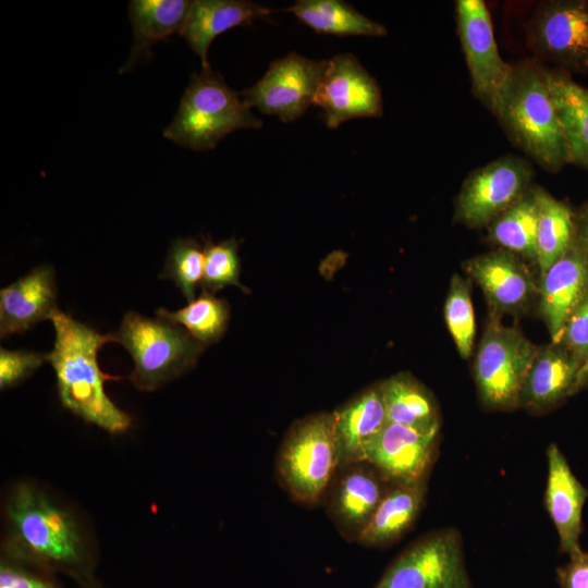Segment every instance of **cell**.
Instances as JSON below:
<instances>
[{"instance_id":"obj_22","label":"cell","mask_w":588,"mask_h":588,"mask_svg":"<svg viewBox=\"0 0 588 588\" xmlns=\"http://www.w3.org/2000/svg\"><path fill=\"white\" fill-rule=\"evenodd\" d=\"M271 13L268 8L244 0L193 1L182 36L199 57L203 69H208V49L220 34Z\"/></svg>"},{"instance_id":"obj_27","label":"cell","mask_w":588,"mask_h":588,"mask_svg":"<svg viewBox=\"0 0 588 588\" xmlns=\"http://www.w3.org/2000/svg\"><path fill=\"white\" fill-rule=\"evenodd\" d=\"M318 34L387 36L388 29L341 0H299L286 9Z\"/></svg>"},{"instance_id":"obj_2","label":"cell","mask_w":588,"mask_h":588,"mask_svg":"<svg viewBox=\"0 0 588 588\" xmlns=\"http://www.w3.org/2000/svg\"><path fill=\"white\" fill-rule=\"evenodd\" d=\"M50 320L56 341L48 362L54 370L63 407L110 433L127 430L132 419L106 394L103 383L110 377L102 373L97 363L98 350L112 342V335H102L60 310Z\"/></svg>"},{"instance_id":"obj_35","label":"cell","mask_w":588,"mask_h":588,"mask_svg":"<svg viewBox=\"0 0 588 588\" xmlns=\"http://www.w3.org/2000/svg\"><path fill=\"white\" fill-rule=\"evenodd\" d=\"M46 360L48 354L0 350V388L7 390L27 379Z\"/></svg>"},{"instance_id":"obj_8","label":"cell","mask_w":588,"mask_h":588,"mask_svg":"<svg viewBox=\"0 0 588 588\" xmlns=\"http://www.w3.org/2000/svg\"><path fill=\"white\" fill-rule=\"evenodd\" d=\"M373 588H474L456 528L430 531L406 547Z\"/></svg>"},{"instance_id":"obj_21","label":"cell","mask_w":588,"mask_h":588,"mask_svg":"<svg viewBox=\"0 0 588 588\" xmlns=\"http://www.w3.org/2000/svg\"><path fill=\"white\" fill-rule=\"evenodd\" d=\"M332 414L339 441V467L365 461L367 446L388 424L382 382L363 390Z\"/></svg>"},{"instance_id":"obj_23","label":"cell","mask_w":588,"mask_h":588,"mask_svg":"<svg viewBox=\"0 0 588 588\" xmlns=\"http://www.w3.org/2000/svg\"><path fill=\"white\" fill-rule=\"evenodd\" d=\"M427 494V480L391 483L357 543L384 549L397 542L414 525Z\"/></svg>"},{"instance_id":"obj_34","label":"cell","mask_w":588,"mask_h":588,"mask_svg":"<svg viewBox=\"0 0 588 588\" xmlns=\"http://www.w3.org/2000/svg\"><path fill=\"white\" fill-rule=\"evenodd\" d=\"M0 588H63L56 574L1 554Z\"/></svg>"},{"instance_id":"obj_39","label":"cell","mask_w":588,"mask_h":588,"mask_svg":"<svg viewBox=\"0 0 588 588\" xmlns=\"http://www.w3.org/2000/svg\"><path fill=\"white\" fill-rule=\"evenodd\" d=\"M586 389H588V355L579 368L573 394Z\"/></svg>"},{"instance_id":"obj_37","label":"cell","mask_w":588,"mask_h":588,"mask_svg":"<svg viewBox=\"0 0 588 588\" xmlns=\"http://www.w3.org/2000/svg\"><path fill=\"white\" fill-rule=\"evenodd\" d=\"M560 588H588V552L569 558V561L556 569Z\"/></svg>"},{"instance_id":"obj_9","label":"cell","mask_w":588,"mask_h":588,"mask_svg":"<svg viewBox=\"0 0 588 588\" xmlns=\"http://www.w3.org/2000/svg\"><path fill=\"white\" fill-rule=\"evenodd\" d=\"M534 171L524 158L502 156L464 181L455 201V220L468 228L489 225L531 188Z\"/></svg>"},{"instance_id":"obj_38","label":"cell","mask_w":588,"mask_h":588,"mask_svg":"<svg viewBox=\"0 0 588 588\" xmlns=\"http://www.w3.org/2000/svg\"><path fill=\"white\" fill-rule=\"evenodd\" d=\"M576 240L588 252V204L575 216Z\"/></svg>"},{"instance_id":"obj_16","label":"cell","mask_w":588,"mask_h":588,"mask_svg":"<svg viewBox=\"0 0 588 588\" xmlns=\"http://www.w3.org/2000/svg\"><path fill=\"white\" fill-rule=\"evenodd\" d=\"M464 268L482 290L494 315L523 313L538 297L539 286L530 270L509 250L476 256Z\"/></svg>"},{"instance_id":"obj_24","label":"cell","mask_w":588,"mask_h":588,"mask_svg":"<svg viewBox=\"0 0 588 588\" xmlns=\"http://www.w3.org/2000/svg\"><path fill=\"white\" fill-rule=\"evenodd\" d=\"M193 1L187 0H133L128 4V17L134 34L128 61V70L145 56L157 41L173 34H182Z\"/></svg>"},{"instance_id":"obj_29","label":"cell","mask_w":588,"mask_h":588,"mask_svg":"<svg viewBox=\"0 0 588 588\" xmlns=\"http://www.w3.org/2000/svg\"><path fill=\"white\" fill-rule=\"evenodd\" d=\"M538 203L535 187L489 224V240L502 249L537 262Z\"/></svg>"},{"instance_id":"obj_25","label":"cell","mask_w":588,"mask_h":588,"mask_svg":"<svg viewBox=\"0 0 588 588\" xmlns=\"http://www.w3.org/2000/svg\"><path fill=\"white\" fill-rule=\"evenodd\" d=\"M550 95L564 135L568 163L588 169V88L547 71Z\"/></svg>"},{"instance_id":"obj_32","label":"cell","mask_w":588,"mask_h":588,"mask_svg":"<svg viewBox=\"0 0 588 588\" xmlns=\"http://www.w3.org/2000/svg\"><path fill=\"white\" fill-rule=\"evenodd\" d=\"M204 266V247L194 238H176L168 252L160 278L172 280L191 303L195 299L196 287L201 284Z\"/></svg>"},{"instance_id":"obj_18","label":"cell","mask_w":588,"mask_h":588,"mask_svg":"<svg viewBox=\"0 0 588 588\" xmlns=\"http://www.w3.org/2000/svg\"><path fill=\"white\" fill-rule=\"evenodd\" d=\"M544 506L556 529L560 551L572 558L583 551L579 539L588 489L573 474L566 457L555 443L548 446Z\"/></svg>"},{"instance_id":"obj_19","label":"cell","mask_w":588,"mask_h":588,"mask_svg":"<svg viewBox=\"0 0 588 588\" xmlns=\"http://www.w3.org/2000/svg\"><path fill=\"white\" fill-rule=\"evenodd\" d=\"M580 364L560 343L538 347L524 380L517 408L544 414L574 395Z\"/></svg>"},{"instance_id":"obj_26","label":"cell","mask_w":588,"mask_h":588,"mask_svg":"<svg viewBox=\"0 0 588 588\" xmlns=\"http://www.w3.org/2000/svg\"><path fill=\"white\" fill-rule=\"evenodd\" d=\"M388 422L421 432L440 431L441 416L433 394L408 372L382 381Z\"/></svg>"},{"instance_id":"obj_28","label":"cell","mask_w":588,"mask_h":588,"mask_svg":"<svg viewBox=\"0 0 588 588\" xmlns=\"http://www.w3.org/2000/svg\"><path fill=\"white\" fill-rule=\"evenodd\" d=\"M538 203L536 233L540 277L558 261L576 240L575 215L563 201L542 187H535Z\"/></svg>"},{"instance_id":"obj_33","label":"cell","mask_w":588,"mask_h":588,"mask_svg":"<svg viewBox=\"0 0 588 588\" xmlns=\"http://www.w3.org/2000/svg\"><path fill=\"white\" fill-rule=\"evenodd\" d=\"M205 266L201 289L215 294L228 285H235L246 293L240 280L241 262L238 245L234 238L219 243H208L205 247Z\"/></svg>"},{"instance_id":"obj_6","label":"cell","mask_w":588,"mask_h":588,"mask_svg":"<svg viewBox=\"0 0 588 588\" xmlns=\"http://www.w3.org/2000/svg\"><path fill=\"white\" fill-rule=\"evenodd\" d=\"M112 342L122 344L131 354L134 370L130 379L139 390L154 391L180 377L197 362L205 345L182 326L158 317L125 314Z\"/></svg>"},{"instance_id":"obj_7","label":"cell","mask_w":588,"mask_h":588,"mask_svg":"<svg viewBox=\"0 0 588 588\" xmlns=\"http://www.w3.org/2000/svg\"><path fill=\"white\" fill-rule=\"evenodd\" d=\"M515 327L503 326L495 316L488 322L474 360L479 402L491 411L517 408L519 393L537 353Z\"/></svg>"},{"instance_id":"obj_20","label":"cell","mask_w":588,"mask_h":588,"mask_svg":"<svg viewBox=\"0 0 588 588\" xmlns=\"http://www.w3.org/2000/svg\"><path fill=\"white\" fill-rule=\"evenodd\" d=\"M59 310L51 266H38L0 291V335L20 334Z\"/></svg>"},{"instance_id":"obj_1","label":"cell","mask_w":588,"mask_h":588,"mask_svg":"<svg viewBox=\"0 0 588 588\" xmlns=\"http://www.w3.org/2000/svg\"><path fill=\"white\" fill-rule=\"evenodd\" d=\"M5 518L3 554L69 576L81 588L98 580L96 556L78 520L45 490L29 482L16 485L7 500Z\"/></svg>"},{"instance_id":"obj_3","label":"cell","mask_w":588,"mask_h":588,"mask_svg":"<svg viewBox=\"0 0 588 588\" xmlns=\"http://www.w3.org/2000/svg\"><path fill=\"white\" fill-rule=\"evenodd\" d=\"M492 113L511 142L547 171L556 172L568 163L547 70L537 60L513 65Z\"/></svg>"},{"instance_id":"obj_11","label":"cell","mask_w":588,"mask_h":588,"mask_svg":"<svg viewBox=\"0 0 588 588\" xmlns=\"http://www.w3.org/2000/svg\"><path fill=\"white\" fill-rule=\"evenodd\" d=\"M457 34L466 60L471 89L483 106L493 112L507 84L513 65L498 49L490 12L482 0H457Z\"/></svg>"},{"instance_id":"obj_4","label":"cell","mask_w":588,"mask_h":588,"mask_svg":"<svg viewBox=\"0 0 588 588\" xmlns=\"http://www.w3.org/2000/svg\"><path fill=\"white\" fill-rule=\"evenodd\" d=\"M250 109L219 73L211 68L203 69L191 76L163 136L192 150H210L236 130L262 126Z\"/></svg>"},{"instance_id":"obj_5","label":"cell","mask_w":588,"mask_h":588,"mask_svg":"<svg viewBox=\"0 0 588 588\" xmlns=\"http://www.w3.org/2000/svg\"><path fill=\"white\" fill-rule=\"evenodd\" d=\"M339 466L333 414L320 412L289 428L278 450L275 474L293 501L314 507L323 504Z\"/></svg>"},{"instance_id":"obj_13","label":"cell","mask_w":588,"mask_h":588,"mask_svg":"<svg viewBox=\"0 0 588 588\" xmlns=\"http://www.w3.org/2000/svg\"><path fill=\"white\" fill-rule=\"evenodd\" d=\"M314 105L321 109L329 128L352 119L378 118L383 113L377 81L351 53L327 60Z\"/></svg>"},{"instance_id":"obj_36","label":"cell","mask_w":588,"mask_h":588,"mask_svg":"<svg viewBox=\"0 0 588 588\" xmlns=\"http://www.w3.org/2000/svg\"><path fill=\"white\" fill-rule=\"evenodd\" d=\"M559 343L581 365L588 355V291L569 315Z\"/></svg>"},{"instance_id":"obj_12","label":"cell","mask_w":588,"mask_h":588,"mask_svg":"<svg viewBox=\"0 0 588 588\" xmlns=\"http://www.w3.org/2000/svg\"><path fill=\"white\" fill-rule=\"evenodd\" d=\"M326 62L291 52L272 61L265 75L241 96L264 114L295 121L314 103Z\"/></svg>"},{"instance_id":"obj_14","label":"cell","mask_w":588,"mask_h":588,"mask_svg":"<svg viewBox=\"0 0 588 588\" xmlns=\"http://www.w3.org/2000/svg\"><path fill=\"white\" fill-rule=\"evenodd\" d=\"M390 486L366 461L339 467L323 505L345 540L357 541Z\"/></svg>"},{"instance_id":"obj_15","label":"cell","mask_w":588,"mask_h":588,"mask_svg":"<svg viewBox=\"0 0 588 588\" xmlns=\"http://www.w3.org/2000/svg\"><path fill=\"white\" fill-rule=\"evenodd\" d=\"M440 431L421 432L388 422L366 449L365 461L391 483L428 480L438 454Z\"/></svg>"},{"instance_id":"obj_31","label":"cell","mask_w":588,"mask_h":588,"mask_svg":"<svg viewBox=\"0 0 588 588\" xmlns=\"http://www.w3.org/2000/svg\"><path fill=\"white\" fill-rule=\"evenodd\" d=\"M444 319L458 354L468 358L475 339V316L467 280L458 274L451 279L444 304Z\"/></svg>"},{"instance_id":"obj_17","label":"cell","mask_w":588,"mask_h":588,"mask_svg":"<svg viewBox=\"0 0 588 588\" xmlns=\"http://www.w3.org/2000/svg\"><path fill=\"white\" fill-rule=\"evenodd\" d=\"M588 291V252L575 240L569 249L541 277L538 311L551 342L559 343L563 328Z\"/></svg>"},{"instance_id":"obj_30","label":"cell","mask_w":588,"mask_h":588,"mask_svg":"<svg viewBox=\"0 0 588 588\" xmlns=\"http://www.w3.org/2000/svg\"><path fill=\"white\" fill-rule=\"evenodd\" d=\"M156 314L158 317L182 326L205 346L222 338L230 319L228 303L205 289H201L199 296L185 307L176 311L159 308Z\"/></svg>"},{"instance_id":"obj_10","label":"cell","mask_w":588,"mask_h":588,"mask_svg":"<svg viewBox=\"0 0 588 588\" xmlns=\"http://www.w3.org/2000/svg\"><path fill=\"white\" fill-rule=\"evenodd\" d=\"M530 49L564 70L588 72V0L541 2L526 24Z\"/></svg>"},{"instance_id":"obj_40","label":"cell","mask_w":588,"mask_h":588,"mask_svg":"<svg viewBox=\"0 0 588 588\" xmlns=\"http://www.w3.org/2000/svg\"><path fill=\"white\" fill-rule=\"evenodd\" d=\"M84 588H103V587H102L101 584L97 580V581H95L94 584H91V585H89V586H87V587H84Z\"/></svg>"}]
</instances>
